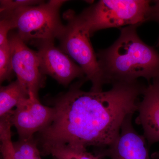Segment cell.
I'll return each instance as SVG.
<instances>
[{
	"label": "cell",
	"instance_id": "cell-5",
	"mask_svg": "<svg viewBox=\"0 0 159 159\" xmlns=\"http://www.w3.org/2000/svg\"><path fill=\"white\" fill-rule=\"evenodd\" d=\"M63 18L67 24L58 39L59 48L82 69L92 83L91 91H102L105 83L88 31L73 10L66 11Z\"/></svg>",
	"mask_w": 159,
	"mask_h": 159
},
{
	"label": "cell",
	"instance_id": "cell-4",
	"mask_svg": "<svg viewBox=\"0 0 159 159\" xmlns=\"http://www.w3.org/2000/svg\"><path fill=\"white\" fill-rule=\"evenodd\" d=\"M152 1L100 0L78 15L90 37L99 30L146 22Z\"/></svg>",
	"mask_w": 159,
	"mask_h": 159
},
{
	"label": "cell",
	"instance_id": "cell-9",
	"mask_svg": "<svg viewBox=\"0 0 159 159\" xmlns=\"http://www.w3.org/2000/svg\"><path fill=\"white\" fill-rule=\"evenodd\" d=\"M133 115L130 114L125 118L120 134L113 142L106 148H99L96 155L101 159H151L146 139L134 128Z\"/></svg>",
	"mask_w": 159,
	"mask_h": 159
},
{
	"label": "cell",
	"instance_id": "cell-16",
	"mask_svg": "<svg viewBox=\"0 0 159 159\" xmlns=\"http://www.w3.org/2000/svg\"><path fill=\"white\" fill-rule=\"evenodd\" d=\"M39 0H1V13H10L29 6H34L43 3Z\"/></svg>",
	"mask_w": 159,
	"mask_h": 159
},
{
	"label": "cell",
	"instance_id": "cell-2",
	"mask_svg": "<svg viewBox=\"0 0 159 159\" xmlns=\"http://www.w3.org/2000/svg\"><path fill=\"white\" fill-rule=\"evenodd\" d=\"M140 25L120 28L114 43L96 54L105 84L132 82L141 77L150 81L159 77V52L139 37Z\"/></svg>",
	"mask_w": 159,
	"mask_h": 159
},
{
	"label": "cell",
	"instance_id": "cell-19",
	"mask_svg": "<svg viewBox=\"0 0 159 159\" xmlns=\"http://www.w3.org/2000/svg\"><path fill=\"white\" fill-rule=\"evenodd\" d=\"M152 159H159V151L153 152L151 155Z\"/></svg>",
	"mask_w": 159,
	"mask_h": 159
},
{
	"label": "cell",
	"instance_id": "cell-21",
	"mask_svg": "<svg viewBox=\"0 0 159 159\" xmlns=\"http://www.w3.org/2000/svg\"></svg>",
	"mask_w": 159,
	"mask_h": 159
},
{
	"label": "cell",
	"instance_id": "cell-7",
	"mask_svg": "<svg viewBox=\"0 0 159 159\" xmlns=\"http://www.w3.org/2000/svg\"><path fill=\"white\" fill-rule=\"evenodd\" d=\"M34 45L37 48L41 68L45 75H49L65 87L76 78H85L80 67L55 47L53 41L39 42Z\"/></svg>",
	"mask_w": 159,
	"mask_h": 159
},
{
	"label": "cell",
	"instance_id": "cell-12",
	"mask_svg": "<svg viewBox=\"0 0 159 159\" xmlns=\"http://www.w3.org/2000/svg\"><path fill=\"white\" fill-rule=\"evenodd\" d=\"M41 155H51L56 159H102L87 149L75 148L67 145L51 146L41 151Z\"/></svg>",
	"mask_w": 159,
	"mask_h": 159
},
{
	"label": "cell",
	"instance_id": "cell-20",
	"mask_svg": "<svg viewBox=\"0 0 159 159\" xmlns=\"http://www.w3.org/2000/svg\"><path fill=\"white\" fill-rule=\"evenodd\" d=\"M156 80H157V81H158V82L159 83V77L158 78H157V79H156Z\"/></svg>",
	"mask_w": 159,
	"mask_h": 159
},
{
	"label": "cell",
	"instance_id": "cell-13",
	"mask_svg": "<svg viewBox=\"0 0 159 159\" xmlns=\"http://www.w3.org/2000/svg\"><path fill=\"white\" fill-rule=\"evenodd\" d=\"M14 159H42L41 151L33 138L13 142Z\"/></svg>",
	"mask_w": 159,
	"mask_h": 159
},
{
	"label": "cell",
	"instance_id": "cell-17",
	"mask_svg": "<svg viewBox=\"0 0 159 159\" xmlns=\"http://www.w3.org/2000/svg\"><path fill=\"white\" fill-rule=\"evenodd\" d=\"M14 29L11 20L7 18L1 17L0 21V45L9 42L10 31Z\"/></svg>",
	"mask_w": 159,
	"mask_h": 159
},
{
	"label": "cell",
	"instance_id": "cell-15",
	"mask_svg": "<svg viewBox=\"0 0 159 159\" xmlns=\"http://www.w3.org/2000/svg\"><path fill=\"white\" fill-rule=\"evenodd\" d=\"M14 72L11 61V47L8 42L0 45V82L9 80Z\"/></svg>",
	"mask_w": 159,
	"mask_h": 159
},
{
	"label": "cell",
	"instance_id": "cell-14",
	"mask_svg": "<svg viewBox=\"0 0 159 159\" xmlns=\"http://www.w3.org/2000/svg\"><path fill=\"white\" fill-rule=\"evenodd\" d=\"M11 126L10 119H0V149L3 159H14L13 142L11 141Z\"/></svg>",
	"mask_w": 159,
	"mask_h": 159
},
{
	"label": "cell",
	"instance_id": "cell-6",
	"mask_svg": "<svg viewBox=\"0 0 159 159\" xmlns=\"http://www.w3.org/2000/svg\"><path fill=\"white\" fill-rule=\"evenodd\" d=\"M9 41L12 68L17 80L28 91L29 96L38 97L39 90L44 86L46 78L37 51L29 48L16 32L10 31Z\"/></svg>",
	"mask_w": 159,
	"mask_h": 159
},
{
	"label": "cell",
	"instance_id": "cell-8",
	"mask_svg": "<svg viewBox=\"0 0 159 159\" xmlns=\"http://www.w3.org/2000/svg\"><path fill=\"white\" fill-rule=\"evenodd\" d=\"M55 114L54 107L42 104L38 97L23 99L12 111L11 116L19 139L33 138L34 134L45 129L52 122Z\"/></svg>",
	"mask_w": 159,
	"mask_h": 159
},
{
	"label": "cell",
	"instance_id": "cell-11",
	"mask_svg": "<svg viewBox=\"0 0 159 159\" xmlns=\"http://www.w3.org/2000/svg\"><path fill=\"white\" fill-rule=\"evenodd\" d=\"M28 91L17 79L0 88V118L11 116L13 108L28 98Z\"/></svg>",
	"mask_w": 159,
	"mask_h": 159
},
{
	"label": "cell",
	"instance_id": "cell-3",
	"mask_svg": "<svg viewBox=\"0 0 159 159\" xmlns=\"http://www.w3.org/2000/svg\"><path fill=\"white\" fill-rule=\"evenodd\" d=\"M64 0H51L36 6H29L10 13H1V17L11 20L20 38L27 44L53 41L60 36L65 25L59 11Z\"/></svg>",
	"mask_w": 159,
	"mask_h": 159
},
{
	"label": "cell",
	"instance_id": "cell-18",
	"mask_svg": "<svg viewBox=\"0 0 159 159\" xmlns=\"http://www.w3.org/2000/svg\"><path fill=\"white\" fill-rule=\"evenodd\" d=\"M152 2L154 4L153 5H151L146 21H153L159 24V0L153 1Z\"/></svg>",
	"mask_w": 159,
	"mask_h": 159
},
{
	"label": "cell",
	"instance_id": "cell-1",
	"mask_svg": "<svg viewBox=\"0 0 159 159\" xmlns=\"http://www.w3.org/2000/svg\"><path fill=\"white\" fill-rule=\"evenodd\" d=\"M86 80L52 100L54 118L39 132L42 149L58 145L106 148L119 136L125 118L138 111L146 88L137 80L114 83L106 91L86 92L80 88Z\"/></svg>",
	"mask_w": 159,
	"mask_h": 159
},
{
	"label": "cell",
	"instance_id": "cell-10",
	"mask_svg": "<svg viewBox=\"0 0 159 159\" xmlns=\"http://www.w3.org/2000/svg\"><path fill=\"white\" fill-rule=\"evenodd\" d=\"M140 101L136 119L141 125L148 146L159 142V83L157 80L146 87Z\"/></svg>",
	"mask_w": 159,
	"mask_h": 159
}]
</instances>
